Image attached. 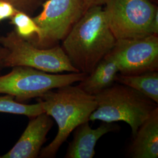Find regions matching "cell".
I'll use <instances>...</instances> for the list:
<instances>
[{
    "label": "cell",
    "instance_id": "4",
    "mask_svg": "<svg viewBox=\"0 0 158 158\" xmlns=\"http://www.w3.org/2000/svg\"><path fill=\"white\" fill-rule=\"evenodd\" d=\"M0 44L7 51L4 67L27 66L49 73L79 72L61 46L40 48L18 35L15 31L1 36Z\"/></svg>",
    "mask_w": 158,
    "mask_h": 158
},
{
    "label": "cell",
    "instance_id": "17",
    "mask_svg": "<svg viewBox=\"0 0 158 158\" xmlns=\"http://www.w3.org/2000/svg\"><path fill=\"white\" fill-rule=\"evenodd\" d=\"M18 10L11 4L0 0V21L11 18Z\"/></svg>",
    "mask_w": 158,
    "mask_h": 158
},
{
    "label": "cell",
    "instance_id": "1",
    "mask_svg": "<svg viewBox=\"0 0 158 158\" xmlns=\"http://www.w3.org/2000/svg\"><path fill=\"white\" fill-rule=\"evenodd\" d=\"M62 48L74 68L88 75L108 54L117 40L102 6L87 9L62 40Z\"/></svg>",
    "mask_w": 158,
    "mask_h": 158
},
{
    "label": "cell",
    "instance_id": "20",
    "mask_svg": "<svg viewBox=\"0 0 158 158\" xmlns=\"http://www.w3.org/2000/svg\"><path fill=\"white\" fill-rule=\"evenodd\" d=\"M7 55V51L4 47L0 46V68L4 67V61Z\"/></svg>",
    "mask_w": 158,
    "mask_h": 158
},
{
    "label": "cell",
    "instance_id": "21",
    "mask_svg": "<svg viewBox=\"0 0 158 158\" xmlns=\"http://www.w3.org/2000/svg\"><path fill=\"white\" fill-rule=\"evenodd\" d=\"M151 1H152V0H151ZM154 1H156V0H154Z\"/></svg>",
    "mask_w": 158,
    "mask_h": 158
},
{
    "label": "cell",
    "instance_id": "12",
    "mask_svg": "<svg viewBox=\"0 0 158 158\" xmlns=\"http://www.w3.org/2000/svg\"><path fill=\"white\" fill-rule=\"evenodd\" d=\"M118 73L117 63L113 57L107 54L77 85L86 93L96 96L115 83Z\"/></svg>",
    "mask_w": 158,
    "mask_h": 158
},
{
    "label": "cell",
    "instance_id": "9",
    "mask_svg": "<svg viewBox=\"0 0 158 158\" xmlns=\"http://www.w3.org/2000/svg\"><path fill=\"white\" fill-rule=\"evenodd\" d=\"M53 124L45 113L32 118L16 144L2 158H35L40 155L46 135Z\"/></svg>",
    "mask_w": 158,
    "mask_h": 158
},
{
    "label": "cell",
    "instance_id": "11",
    "mask_svg": "<svg viewBox=\"0 0 158 158\" xmlns=\"http://www.w3.org/2000/svg\"><path fill=\"white\" fill-rule=\"evenodd\" d=\"M133 138L129 150L130 157L158 158V107L139 126Z\"/></svg>",
    "mask_w": 158,
    "mask_h": 158
},
{
    "label": "cell",
    "instance_id": "3",
    "mask_svg": "<svg viewBox=\"0 0 158 158\" xmlns=\"http://www.w3.org/2000/svg\"><path fill=\"white\" fill-rule=\"evenodd\" d=\"M95 97L97 107L89 121L107 123L124 121L130 125L132 136L158 107V104L140 92L118 83H114Z\"/></svg>",
    "mask_w": 158,
    "mask_h": 158
},
{
    "label": "cell",
    "instance_id": "14",
    "mask_svg": "<svg viewBox=\"0 0 158 158\" xmlns=\"http://www.w3.org/2000/svg\"><path fill=\"white\" fill-rule=\"evenodd\" d=\"M0 113L23 115L33 118L45 113L40 102L35 104H25L14 100L10 95L0 97Z\"/></svg>",
    "mask_w": 158,
    "mask_h": 158
},
{
    "label": "cell",
    "instance_id": "10",
    "mask_svg": "<svg viewBox=\"0 0 158 158\" xmlns=\"http://www.w3.org/2000/svg\"><path fill=\"white\" fill-rule=\"evenodd\" d=\"M89 122L80 125L74 130L73 138L68 146L64 158H93L98 141L102 136L119 128L113 123L103 122L98 127L93 129Z\"/></svg>",
    "mask_w": 158,
    "mask_h": 158
},
{
    "label": "cell",
    "instance_id": "22",
    "mask_svg": "<svg viewBox=\"0 0 158 158\" xmlns=\"http://www.w3.org/2000/svg\"><path fill=\"white\" fill-rule=\"evenodd\" d=\"M0 158H1V156H0Z\"/></svg>",
    "mask_w": 158,
    "mask_h": 158
},
{
    "label": "cell",
    "instance_id": "13",
    "mask_svg": "<svg viewBox=\"0 0 158 158\" xmlns=\"http://www.w3.org/2000/svg\"><path fill=\"white\" fill-rule=\"evenodd\" d=\"M158 72L151 71L132 75L118 73L115 82L135 89L158 104Z\"/></svg>",
    "mask_w": 158,
    "mask_h": 158
},
{
    "label": "cell",
    "instance_id": "5",
    "mask_svg": "<svg viewBox=\"0 0 158 158\" xmlns=\"http://www.w3.org/2000/svg\"><path fill=\"white\" fill-rule=\"evenodd\" d=\"M85 76L80 72L59 74L27 66H15L10 73L0 76V94L12 96L17 102H24L39 98L48 91L80 82Z\"/></svg>",
    "mask_w": 158,
    "mask_h": 158
},
{
    "label": "cell",
    "instance_id": "6",
    "mask_svg": "<svg viewBox=\"0 0 158 158\" xmlns=\"http://www.w3.org/2000/svg\"><path fill=\"white\" fill-rule=\"evenodd\" d=\"M104 10L117 40L150 35L151 25L158 6L151 0H108Z\"/></svg>",
    "mask_w": 158,
    "mask_h": 158
},
{
    "label": "cell",
    "instance_id": "15",
    "mask_svg": "<svg viewBox=\"0 0 158 158\" xmlns=\"http://www.w3.org/2000/svg\"><path fill=\"white\" fill-rule=\"evenodd\" d=\"M11 23L15 27V32L18 35L25 40H28L35 35L38 37L40 35V29L35 23L33 18L21 11L17 13L11 18Z\"/></svg>",
    "mask_w": 158,
    "mask_h": 158
},
{
    "label": "cell",
    "instance_id": "19",
    "mask_svg": "<svg viewBox=\"0 0 158 158\" xmlns=\"http://www.w3.org/2000/svg\"><path fill=\"white\" fill-rule=\"evenodd\" d=\"M151 34L158 35V11L156 12L151 25Z\"/></svg>",
    "mask_w": 158,
    "mask_h": 158
},
{
    "label": "cell",
    "instance_id": "8",
    "mask_svg": "<svg viewBox=\"0 0 158 158\" xmlns=\"http://www.w3.org/2000/svg\"><path fill=\"white\" fill-rule=\"evenodd\" d=\"M108 54L115 61L121 74L158 71V35L117 40Z\"/></svg>",
    "mask_w": 158,
    "mask_h": 158
},
{
    "label": "cell",
    "instance_id": "7",
    "mask_svg": "<svg viewBox=\"0 0 158 158\" xmlns=\"http://www.w3.org/2000/svg\"><path fill=\"white\" fill-rule=\"evenodd\" d=\"M32 18L40 29L34 44L45 48L62 40L85 13L83 0H47Z\"/></svg>",
    "mask_w": 158,
    "mask_h": 158
},
{
    "label": "cell",
    "instance_id": "18",
    "mask_svg": "<svg viewBox=\"0 0 158 158\" xmlns=\"http://www.w3.org/2000/svg\"><path fill=\"white\" fill-rule=\"evenodd\" d=\"M108 0H83L85 12L89 8L95 6H103Z\"/></svg>",
    "mask_w": 158,
    "mask_h": 158
},
{
    "label": "cell",
    "instance_id": "16",
    "mask_svg": "<svg viewBox=\"0 0 158 158\" xmlns=\"http://www.w3.org/2000/svg\"><path fill=\"white\" fill-rule=\"evenodd\" d=\"M11 4L18 10L25 12L29 11L38 5L41 0H1Z\"/></svg>",
    "mask_w": 158,
    "mask_h": 158
},
{
    "label": "cell",
    "instance_id": "2",
    "mask_svg": "<svg viewBox=\"0 0 158 158\" xmlns=\"http://www.w3.org/2000/svg\"><path fill=\"white\" fill-rule=\"evenodd\" d=\"M44 112L55 119L58 127L54 139L40 152V158L55 157L59 148L75 128L89 118L97 107L96 97L78 85H65L51 90L39 97Z\"/></svg>",
    "mask_w": 158,
    "mask_h": 158
}]
</instances>
